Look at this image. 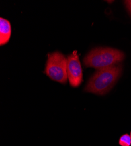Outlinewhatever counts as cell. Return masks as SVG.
<instances>
[{
  "mask_svg": "<svg viewBox=\"0 0 131 146\" xmlns=\"http://www.w3.org/2000/svg\"><path fill=\"white\" fill-rule=\"evenodd\" d=\"M121 65L98 70L88 81L84 91L97 95H105L114 87L122 73Z\"/></svg>",
  "mask_w": 131,
  "mask_h": 146,
  "instance_id": "1",
  "label": "cell"
},
{
  "mask_svg": "<svg viewBox=\"0 0 131 146\" xmlns=\"http://www.w3.org/2000/svg\"><path fill=\"white\" fill-rule=\"evenodd\" d=\"M124 58L125 54L121 50L110 47H99L88 53L84 59V63L87 67L98 70L116 66Z\"/></svg>",
  "mask_w": 131,
  "mask_h": 146,
  "instance_id": "2",
  "label": "cell"
},
{
  "mask_svg": "<svg viewBox=\"0 0 131 146\" xmlns=\"http://www.w3.org/2000/svg\"><path fill=\"white\" fill-rule=\"evenodd\" d=\"M67 58L60 52L48 54L45 72L51 80L66 84L68 80L67 71Z\"/></svg>",
  "mask_w": 131,
  "mask_h": 146,
  "instance_id": "3",
  "label": "cell"
},
{
  "mask_svg": "<svg viewBox=\"0 0 131 146\" xmlns=\"http://www.w3.org/2000/svg\"><path fill=\"white\" fill-rule=\"evenodd\" d=\"M67 71L68 79L71 87H78L83 81L82 70L77 51L68 56Z\"/></svg>",
  "mask_w": 131,
  "mask_h": 146,
  "instance_id": "4",
  "label": "cell"
},
{
  "mask_svg": "<svg viewBox=\"0 0 131 146\" xmlns=\"http://www.w3.org/2000/svg\"><path fill=\"white\" fill-rule=\"evenodd\" d=\"M11 35L10 22L3 18H0V45L3 46L8 43Z\"/></svg>",
  "mask_w": 131,
  "mask_h": 146,
  "instance_id": "5",
  "label": "cell"
},
{
  "mask_svg": "<svg viewBox=\"0 0 131 146\" xmlns=\"http://www.w3.org/2000/svg\"><path fill=\"white\" fill-rule=\"evenodd\" d=\"M119 144L121 146H130L131 145V137L128 134L122 135L119 140Z\"/></svg>",
  "mask_w": 131,
  "mask_h": 146,
  "instance_id": "6",
  "label": "cell"
},
{
  "mask_svg": "<svg viewBox=\"0 0 131 146\" xmlns=\"http://www.w3.org/2000/svg\"><path fill=\"white\" fill-rule=\"evenodd\" d=\"M125 4L126 6V8L131 15V0H127L125 1Z\"/></svg>",
  "mask_w": 131,
  "mask_h": 146,
  "instance_id": "7",
  "label": "cell"
},
{
  "mask_svg": "<svg viewBox=\"0 0 131 146\" xmlns=\"http://www.w3.org/2000/svg\"><path fill=\"white\" fill-rule=\"evenodd\" d=\"M130 137H131V132H130Z\"/></svg>",
  "mask_w": 131,
  "mask_h": 146,
  "instance_id": "8",
  "label": "cell"
}]
</instances>
